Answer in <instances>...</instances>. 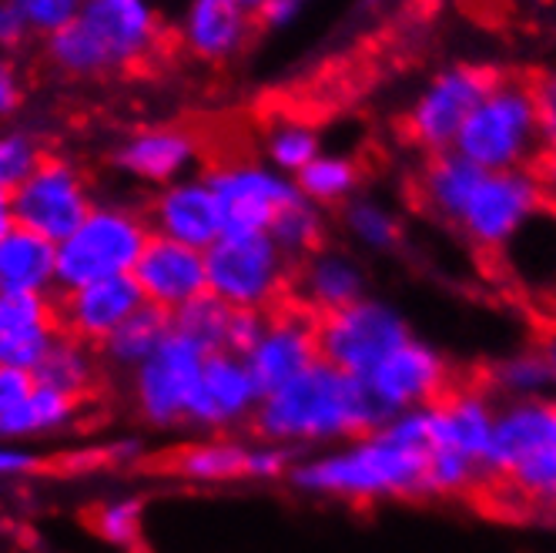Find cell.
Segmentation results:
<instances>
[{"label":"cell","mask_w":556,"mask_h":553,"mask_svg":"<svg viewBox=\"0 0 556 553\" xmlns=\"http://www.w3.org/2000/svg\"><path fill=\"white\" fill-rule=\"evenodd\" d=\"M258 440L286 450H329L382 426V416L363 379H355L326 360L262 397L255 419Z\"/></svg>","instance_id":"cell-1"},{"label":"cell","mask_w":556,"mask_h":553,"mask_svg":"<svg viewBox=\"0 0 556 553\" xmlns=\"http://www.w3.org/2000/svg\"><path fill=\"white\" fill-rule=\"evenodd\" d=\"M422 456L419 447L382 423L355 440L295 460L289 483L305 497L355 506L422 497Z\"/></svg>","instance_id":"cell-2"},{"label":"cell","mask_w":556,"mask_h":553,"mask_svg":"<svg viewBox=\"0 0 556 553\" xmlns=\"http://www.w3.org/2000/svg\"><path fill=\"white\" fill-rule=\"evenodd\" d=\"M162 41L154 0H85L77 21L45 41V54L67 77H104L151 61Z\"/></svg>","instance_id":"cell-3"},{"label":"cell","mask_w":556,"mask_h":553,"mask_svg":"<svg viewBox=\"0 0 556 553\" xmlns=\"http://www.w3.org/2000/svg\"><path fill=\"white\" fill-rule=\"evenodd\" d=\"M456 151L483 172L536 168L543 138L530 81L496 77V85L472 108L469 122L463 125Z\"/></svg>","instance_id":"cell-4"},{"label":"cell","mask_w":556,"mask_h":553,"mask_svg":"<svg viewBox=\"0 0 556 553\" xmlns=\"http://www.w3.org/2000/svg\"><path fill=\"white\" fill-rule=\"evenodd\" d=\"M151 239L148 218L128 205L94 202L91 215L74 235L58 246V279L54 289L74 292L94 282L131 275Z\"/></svg>","instance_id":"cell-5"},{"label":"cell","mask_w":556,"mask_h":553,"mask_svg":"<svg viewBox=\"0 0 556 553\" xmlns=\"http://www.w3.org/2000/svg\"><path fill=\"white\" fill-rule=\"evenodd\" d=\"M208 292L228 309L271 312L292 289L295 265L271 242L268 231L258 235H222L205 249Z\"/></svg>","instance_id":"cell-6"},{"label":"cell","mask_w":556,"mask_h":553,"mask_svg":"<svg viewBox=\"0 0 556 553\" xmlns=\"http://www.w3.org/2000/svg\"><path fill=\"white\" fill-rule=\"evenodd\" d=\"M406 339H413L406 315L376 296H366L319 319V355L355 379H366Z\"/></svg>","instance_id":"cell-7"},{"label":"cell","mask_w":556,"mask_h":553,"mask_svg":"<svg viewBox=\"0 0 556 553\" xmlns=\"http://www.w3.org/2000/svg\"><path fill=\"white\" fill-rule=\"evenodd\" d=\"M546 202H543V191H540L533 168L483 172V178L476 181L453 228L459 231V239L469 249L496 259L513 242V235Z\"/></svg>","instance_id":"cell-8"},{"label":"cell","mask_w":556,"mask_h":553,"mask_svg":"<svg viewBox=\"0 0 556 553\" xmlns=\"http://www.w3.org/2000/svg\"><path fill=\"white\" fill-rule=\"evenodd\" d=\"M496 85V74L483 64H450L432 74L406 111V135L426 154L453 151L472 108Z\"/></svg>","instance_id":"cell-9"},{"label":"cell","mask_w":556,"mask_h":553,"mask_svg":"<svg viewBox=\"0 0 556 553\" xmlns=\"http://www.w3.org/2000/svg\"><path fill=\"white\" fill-rule=\"evenodd\" d=\"M14 222L61 246L91 215L94 199L85 175L64 158H45L24 185L11 191Z\"/></svg>","instance_id":"cell-10"},{"label":"cell","mask_w":556,"mask_h":553,"mask_svg":"<svg viewBox=\"0 0 556 553\" xmlns=\"http://www.w3.org/2000/svg\"><path fill=\"white\" fill-rule=\"evenodd\" d=\"M363 382L386 423L400 413L426 410L432 403H440L456 386V373L446 355L432 342L413 336L400 349H392Z\"/></svg>","instance_id":"cell-11"},{"label":"cell","mask_w":556,"mask_h":553,"mask_svg":"<svg viewBox=\"0 0 556 553\" xmlns=\"http://www.w3.org/2000/svg\"><path fill=\"white\" fill-rule=\"evenodd\" d=\"M205 178H208L215 199H218L225 235H258V231H268L275 215L299 199L295 178L275 172L265 162L218 165Z\"/></svg>","instance_id":"cell-12"},{"label":"cell","mask_w":556,"mask_h":553,"mask_svg":"<svg viewBox=\"0 0 556 553\" xmlns=\"http://www.w3.org/2000/svg\"><path fill=\"white\" fill-rule=\"evenodd\" d=\"M205 349L191 342L181 332H172L165 345L157 349L151 360L131 373V392H135V410L148 426L168 429L181 426L188 416L191 392L198 386L205 366Z\"/></svg>","instance_id":"cell-13"},{"label":"cell","mask_w":556,"mask_h":553,"mask_svg":"<svg viewBox=\"0 0 556 553\" xmlns=\"http://www.w3.org/2000/svg\"><path fill=\"white\" fill-rule=\"evenodd\" d=\"M319 319L302 305H278L265 315L258 342L245 352V366L262 397L282 389L319 363Z\"/></svg>","instance_id":"cell-14"},{"label":"cell","mask_w":556,"mask_h":553,"mask_svg":"<svg viewBox=\"0 0 556 553\" xmlns=\"http://www.w3.org/2000/svg\"><path fill=\"white\" fill-rule=\"evenodd\" d=\"M496 406L486 386L456 382L440 403L426 406V450L456 453L486 473Z\"/></svg>","instance_id":"cell-15"},{"label":"cell","mask_w":556,"mask_h":553,"mask_svg":"<svg viewBox=\"0 0 556 553\" xmlns=\"http://www.w3.org/2000/svg\"><path fill=\"white\" fill-rule=\"evenodd\" d=\"M262 403V389L252 379L245 355L218 349L205 355L202 376L191 392L185 426L194 429H231L255 419Z\"/></svg>","instance_id":"cell-16"},{"label":"cell","mask_w":556,"mask_h":553,"mask_svg":"<svg viewBox=\"0 0 556 553\" xmlns=\"http://www.w3.org/2000/svg\"><path fill=\"white\" fill-rule=\"evenodd\" d=\"M144 218L151 235H157V239H172L198 252L212 249L225 235L218 199L205 175H188L157 188Z\"/></svg>","instance_id":"cell-17"},{"label":"cell","mask_w":556,"mask_h":553,"mask_svg":"<svg viewBox=\"0 0 556 553\" xmlns=\"http://www.w3.org/2000/svg\"><path fill=\"white\" fill-rule=\"evenodd\" d=\"M135 282L148 305H157L165 312H178L191 299L208 292V268L205 252L178 246L172 239H157L151 235L138 265H135Z\"/></svg>","instance_id":"cell-18"},{"label":"cell","mask_w":556,"mask_h":553,"mask_svg":"<svg viewBox=\"0 0 556 553\" xmlns=\"http://www.w3.org/2000/svg\"><path fill=\"white\" fill-rule=\"evenodd\" d=\"M255 27V14L238 0H185L178 14V41L198 61L225 64L249 48Z\"/></svg>","instance_id":"cell-19"},{"label":"cell","mask_w":556,"mask_h":553,"mask_svg":"<svg viewBox=\"0 0 556 553\" xmlns=\"http://www.w3.org/2000/svg\"><path fill=\"white\" fill-rule=\"evenodd\" d=\"M141 305H144V296L135 282V275H122V279H108V282L64 292L58 305V323L64 336L101 349V342L117 326H125Z\"/></svg>","instance_id":"cell-20"},{"label":"cell","mask_w":556,"mask_h":553,"mask_svg":"<svg viewBox=\"0 0 556 553\" xmlns=\"http://www.w3.org/2000/svg\"><path fill=\"white\" fill-rule=\"evenodd\" d=\"M292 292L299 299L295 305L323 319V315L369 296V272L352 252L326 246L299 262L292 275Z\"/></svg>","instance_id":"cell-21"},{"label":"cell","mask_w":556,"mask_h":553,"mask_svg":"<svg viewBox=\"0 0 556 553\" xmlns=\"http://www.w3.org/2000/svg\"><path fill=\"white\" fill-rule=\"evenodd\" d=\"M58 339L61 323L48 296H0V366L34 376Z\"/></svg>","instance_id":"cell-22"},{"label":"cell","mask_w":556,"mask_h":553,"mask_svg":"<svg viewBox=\"0 0 556 553\" xmlns=\"http://www.w3.org/2000/svg\"><path fill=\"white\" fill-rule=\"evenodd\" d=\"M198 165V141L185 128H144L114 148V168L131 181L165 188L188 178Z\"/></svg>","instance_id":"cell-23"},{"label":"cell","mask_w":556,"mask_h":553,"mask_svg":"<svg viewBox=\"0 0 556 553\" xmlns=\"http://www.w3.org/2000/svg\"><path fill=\"white\" fill-rule=\"evenodd\" d=\"M496 265L516 292L556 302V212L543 205L496 255Z\"/></svg>","instance_id":"cell-24"},{"label":"cell","mask_w":556,"mask_h":553,"mask_svg":"<svg viewBox=\"0 0 556 553\" xmlns=\"http://www.w3.org/2000/svg\"><path fill=\"white\" fill-rule=\"evenodd\" d=\"M58 279V246L14 225L0 239V296H48Z\"/></svg>","instance_id":"cell-25"},{"label":"cell","mask_w":556,"mask_h":553,"mask_svg":"<svg viewBox=\"0 0 556 553\" xmlns=\"http://www.w3.org/2000/svg\"><path fill=\"white\" fill-rule=\"evenodd\" d=\"M480 178H483V168H476L456 148L429 154L426 165L416 175V199L426 215L453 228Z\"/></svg>","instance_id":"cell-26"},{"label":"cell","mask_w":556,"mask_h":553,"mask_svg":"<svg viewBox=\"0 0 556 553\" xmlns=\"http://www.w3.org/2000/svg\"><path fill=\"white\" fill-rule=\"evenodd\" d=\"M175 332L172 312L157 305H141L125 326H117L104 342H101V363L117 369V373H135L141 369L151 355L165 345V339Z\"/></svg>","instance_id":"cell-27"},{"label":"cell","mask_w":556,"mask_h":553,"mask_svg":"<svg viewBox=\"0 0 556 553\" xmlns=\"http://www.w3.org/2000/svg\"><path fill=\"white\" fill-rule=\"evenodd\" d=\"M77 416V400L64 397L58 389L37 386L8 413H0V443H24L37 437H51L71 426Z\"/></svg>","instance_id":"cell-28"},{"label":"cell","mask_w":556,"mask_h":553,"mask_svg":"<svg viewBox=\"0 0 556 553\" xmlns=\"http://www.w3.org/2000/svg\"><path fill=\"white\" fill-rule=\"evenodd\" d=\"M245 456H249V443L231 440V437H212V440L178 450L172 469H175V477L188 483L222 487V483L245 480Z\"/></svg>","instance_id":"cell-29"},{"label":"cell","mask_w":556,"mask_h":553,"mask_svg":"<svg viewBox=\"0 0 556 553\" xmlns=\"http://www.w3.org/2000/svg\"><path fill=\"white\" fill-rule=\"evenodd\" d=\"M483 386L493 392L496 403H523V400H543L553 392V376L543 360V352L533 349H516L506 352L486 369Z\"/></svg>","instance_id":"cell-30"},{"label":"cell","mask_w":556,"mask_h":553,"mask_svg":"<svg viewBox=\"0 0 556 553\" xmlns=\"http://www.w3.org/2000/svg\"><path fill=\"white\" fill-rule=\"evenodd\" d=\"M342 228L352 246L372 255H392L406 239V225L400 212L386 205L382 199H372V194H355L352 202L342 205Z\"/></svg>","instance_id":"cell-31"},{"label":"cell","mask_w":556,"mask_h":553,"mask_svg":"<svg viewBox=\"0 0 556 553\" xmlns=\"http://www.w3.org/2000/svg\"><path fill=\"white\" fill-rule=\"evenodd\" d=\"M359 181H363L359 165L339 151H323L312 165H305L295 175L299 194L319 209H336V205L342 209L345 202H352L355 191H359Z\"/></svg>","instance_id":"cell-32"},{"label":"cell","mask_w":556,"mask_h":553,"mask_svg":"<svg viewBox=\"0 0 556 553\" xmlns=\"http://www.w3.org/2000/svg\"><path fill=\"white\" fill-rule=\"evenodd\" d=\"M98 379V355L94 345H85L81 339H71L61 332L54 349L45 355V363L34 369V382L58 389L71 400H81Z\"/></svg>","instance_id":"cell-33"},{"label":"cell","mask_w":556,"mask_h":553,"mask_svg":"<svg viewBox=\"0 0 556 553\" xmlns=\"http://www.w3.org/2000/svg\"><path fill=\"white\" fill-rule=\"evenodd\" d=\"M268 235H271V242H275L278 249H282V255H286L292 265H299V262L308 259L312 252L326 249V235H329L326 209L305 202L302 194H299V199H295L292 205H286L282 212L275 215Z\"/></svg>","instance_id":"cell-34"},{"label":"cell","mask_w":556,"mask_h":553,"mask_svg":"<svg viewBox=\"0 0 556 553\" xmlns=\"http://www.w3.org/2000/svg\"><path fill=\"white\" fill-rule=\"evenodd\" d=\"M323 154V138L308 122L299 117H282L265 131V165L295 178L305 165H312Z\"/></svg>","instance_id":"cell-35"},{"label":"cell","mask_w":556,"mask_h":553,"mask_svg":"<svg viewBox=\"0 0 556 553\" xmlns=\"http://www.w3.org/2000/svg\"><path fill=\"white\" fill-rule=\"evenodd\" d=\"M231 312L235 309H228L222 299L205 292V296L191 299L188 305H181L172 315V326H175V332L188 336L191 342H198L205 352H218V349H225V339H228Z\"/></svg>","instance_id":"cell-36"},{"label":"cell","mask_w":556,"mask_h":553,"mask_svg":"<svg viewBox=\"0 0 556 553\" xmlns=\"http://www.w3.org/2000/svg\"><path fill=\"white\" fill-rule=\"evenodd\" d=\"M141 527H144V500L141 497H111L94 513L98 537L117 550L138 546Z\"/></svg>","instance_id":"cell-37"},{"label":"cell","mask_w":556,"mask_h":553,"mask_svg":"<svg viewBox=\"0 0 556 553\" xmlns=\"http://www.w3.org/2000/svg\"><path fill=\"white\" fill-rule=\"evenodd\" d=\"M45 162V151L30 131H0V191H14Z\"/></svg>","instance_id":"cell-38"},{"label":"cell","mask_w":556,"mask_h":553,"mask_svg":"<svg viewBox=\"0 0 556 553\" xmlns=\"http://www.w3.org/2000/svg\"><path fill=\"white\" fill-rule=\"evenodd\" d=\"M11 4L24 17L30 37H45L48 41V37H54L58 30L77 21L85 0H11Z\"/></svg>","instance_id":"cell-39"},{"label":"cell","mask_w":556,"mask_h":553,"mask_svg":"<svg viewBox=\"0 0 556 553\" xmlns=\"http://www.w3.org/2000/svg\"><path fill=\"white\" fill-rule=\"evenodd\" d=\"M295 456L286 447H275V443H249V456H245V480L255 483H271V480H286L289 469H292Z\"/></svg>","instance_id":"cell-40"},{"label":"cell","mask_w":556,"mask_h":553,"mask_svg":"<svg viewBox=\"0 0 556 553\" xmlns=\"http://www.w3.org/2000/svg\"><path fill=\"white\" fill-rule=\"evenodd\" d=\"M543 151H556V71H543L530 81Z\"/></svg>","instance_id":"cell-41"},{"label":"cell","mask_w":556,"mask_h":553,"mask_svg":"<svg viewBox=\"0 0 556 553\" xmlns=\"http://www.w3.org/2000/svg\"><path fill=\"white\" fill-rule=\"evenodd\" d=\"M265 315H268V312H242V309H235V312H231V323H228L225 349H228V352H238V355H245V352L258 342V336H262V329H265Z\"/></svg>","instance_id":"cell-42"},{"label":"cell","mask_w":556,"mask_h":553,"mask_svg":"<svg viewBox=\"0 0 556 553\" xmlns=\"http://www.w3.org/2000/svg\"><path fill=\"white\" fill-rule=\"evenodd\" d=\"M30 41V30L11 0H0V58L17 54Z\"/></svg>","instance_id":"cell-43"},{"label":"cell","mask_w":556,"mask_h":553,"mask_svg":"<svg viewBox=\"0 0 556 553\" xmlns=\"http://www.w3.org/2000/svg\"><path fill=\"white\" fill-rule=\"evenodd\" d=\"M302 14V0H265V4L258 8L255 21L262 27H271V30H282L289 24H295Z\"/></svg>","instance_id":"cell-44"},{"label":"cell","mask_w":556,"mask_h":553,"mask_svg":"<svg viewBox=\"0 0 556 553\" xmlns=\"http://www.w3.org/2000/svg\"><path fill=\"white\" fill-rule=\"evenodd\" d=\"M41 466L37 453L17 447V443H0V477H27Z\"/></svg>","instance_id":"cell-45"},{"label":"cell","mask_w":556,"mask_h":553,"mask_svg":"<svg viewBox=\"0 0 556 553\" xmlns=\"http://www.w3.org/2000/svg\"><path fill=\"white\" fill-rule=\"evenodd\" d=\"M30 389H34L30 373H17V369L0 366V413H8L14 403H21Z\"/></svg>","instance_id":"cell-46"},{"label":"cell","mask_w":556,"mask_h":553,"mask_svg":"<svg viewBox=\"0 0 556 553\" xmlns=\"http://www.w3.org/2000/svg\"><path fill=\"white\" fill-rule=\"evenodd\" d=\"M24 98V88H21V74L17 67L8 61V58H0V117H8L17 111Z\"/></svg>","instance_id":"cell-47"},{"label":"cell","mask_w":556,"mask_h":553,"mask_svg":"<svg viewBox=\"0 0 556 553\" xmlns=\"http://www.w3.org/2000/svg\"><path fill=\"white\" fill-rule=\"evenodd\" d=\"M533 172H536V181L543 191V202L556 212V151H543Z\"/></svg>","instance_id":"cell-48"},{"label":"cell","mask_w":556,"mask_h":553,"mask_svg":"<svg viewBox=\"0 0 556 553\" xmlns=\"http://www.w3.org/2000/svg\"><path fill=\"white\" fill-rule=\"evenodd\" d=\"M536 349L543 352V360H546V366H549V376H553V389H556V319L543 329Z\"/></svg>","instance_id":"cell-49"},{"label":"cell","mask_w":556,"mask_h":553,"mask_svg":"<svg viewBox=\"0 0 556 553\" xmlns=\"http://www.w3.org/2000/svg\"><path fill=\"white\" fill-rule=\"evenodd\" d=\"M141 456V443L138 440H117L108 447V460L111 463H135Z\"/></svg>","instance_id":"cell-50"},{"label":"cell","mask_w":556,"mask_h":553,"mask_svg":"<svg viewBox=\"0 0 556 553\" xmlns=\"http://www.w3.org/2000/svg\"><path fill=\"white\" fill-rule=\"evenodd\" d=\"M14 202H11V191H0V239L14 228Z\"/></svg>","instance_id":"cell-51"},{"label":"cell","mask_w":556,"mask_h":553,"mask_svg":"<svg viewBox=\"0 0 556 553\" xmlns=\"http://www.w3.org/2000/svg\"><path fill=\"white\" fill-rule=\"evenodd\" d=\"M238 4H242V8H249L252 14H258V8L265 4V0H238Z\"/></svg>","instance_id":"cell-52"},{"label":"cell","mask_w":556,"mask_h":553,"mask_svg":"<svg viewBox=\"0 0 556 553\" xmlns=\"http://www.w3.org/2000/svg\"><path fill=\"white\" fill-rule=\"evenodd\" d=\"M366 4H369V8H379V4H386V0H366Z\"/></svg>","instance_id":"cell-53"},{"label":"cell","mask_w":556,"mask_h":553,"mask_svg":"<svg viewBox=\"0 0 556 553\" xmlns=\"http://www.w3.org/2000/svg\"><path fill=\"white\" fill-rule=\"evenodd\" d=\"M302 4H305V0H302Z\"/></svg>","instance_id":"cell-54"}]
</instances>
